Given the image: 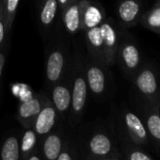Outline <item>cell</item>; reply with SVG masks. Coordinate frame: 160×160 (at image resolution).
Instances as JSON below:
<instances>
[{"instance_id": "obj_16", "label": "cell", "mask_w": 160, "mask_h": 160, "mask_svg": "<svg viewBox=\"0 0 160 160\" xmlns=\"http://www.w3.org/2000/svg\"><path fill=\"white\" fill-rule=\"evenodd\" d=\"M124 122L130 134L134 138L139 140H143L147 138L146 128L141 120L135 113L131 111H126L124 113Z\"/></svg>"}, {"instance_id": "obj_13", "label": "cell", "mask_w": 160, "mask_h": 160, "mask_svg": "<svg viewBox=\"0 0 160 160\" xmlns=\"http://www.w3.org/2000/svg\"><path fill=\"white\" fill-rule=\"evenodd\" d=\"M107 18L104 7L96 0H87L83 10L82 32L95 27H99Z\"/></svg>"}, {"instance_id": "obj_19", "label": "cell", "mask_w": 160, "mask_h": 160, "mask_svg": "<svg viewBox=\"0 0 160 160\" xmlns=\"http://www.w3.org/2000/svg\"><path fill=\"white\" fill-rule=\"evenodd\" d=\"M19 158V142L15 137H9L1 149L2 160H18Z\"/></svg>"}, {"instance_id": "obj_1", "label": "cell", "mask_w": 160, "mask_h": 160, "mask_svg": "<svg viewBox=\"0 0 160 160\" xmlns=\"http://www.w3.org/2000/svg\"><path fill=\"white\" fill-rule=\"evenodd\" d=\"M71 47V37L65 33L61 27L47 41L44 63L47 91L68 72L72 58Z\"/></svg>"}, {"instance_id": "obj_14", "label": "cell", "mask_w": 160, "mask_h": 160, "mask_svg": "<svg viewBox=\"0 0 160 160\" xmlns=\"http://www.w3.org/2000/svg\"><path fill=\"white\" fill-rule=\"evenodd\" d=\"M57 114L58 112L49 99L35 118L33 122L35 132L38 135H46L49 133L56 123Z\"/></svg>"}, {"instance_id": "obj_11", "label": "cell", "mask_w": 160, "mask_h": 160, "mask_svg": "<svg viewBox=\"0 0 160 160\" xmlns=\"http://www.w3.org/2000/svg\"><path fill=\"white\" fill-rule=\"evenodd\" d=\"M49 99L48 92H42L22 102L18 108V119L20 122L26 126L33 124L35 118Z\"/></svg>"}, {"instance_id": "obj_10", "label": "cell", "mask_w": 160, "mask_h": 160, "mask_svg": "<svg viewBox=\"0 0 160 160\" xmlns=\"http://www.w3.org/2000/svg\"><path fill=\"white\" fill-rule=\"evenodd\" d=\"M87 0H77L70 4L60 14V27L72 37L82 33V16Z\"/></svg>"}, {"instance_id": "obj_22", "label": "cell", "mask_w": 160, "mask_h": 160, "mask_svg": "<svg viewBox=\"0 0 160 160\" xmlns=\"http://www.w3.org/2000/svg\"><path fill=\"white\" fill-rule=\"evenodd\" d=\"M8 41H10V35L7 30L3 3L2 0H0V47H2Z\"/></svg>"}, {"instance_id": "obj_5", "label": "cell", "mask_w": 160, "mask_h": 160, "mask_svg": "<svg viewBox=\"0 0 160 160\" xmlns=\"http://www.w3.org/2000/svg\"><path fill=\"white\" fill-rule=\"evenodd\" d=\"M84 69L89 92L96 99L103 98L110 88L108 67L84 55Z\"/></svg>"}, {"instance_id": "obj_18", "label": "cell", "mask_w": 160, "mask_h": 160, "mask_svg": "<svg viewBox=\"0 0 160 160\" xmlns=\"http://www.w3.org/2000/svg\"><path fill=\"white\" fill-rule=\"evenodd\" d=\"M61 151V138L52 134L48 136L43 144V152L48 160H56Z\"/></svg>"}, {"instance_id": "obj_27", "label": "cell", "mask_w": 160, "mask_h": 160, "mask_svg": "<svg viewBox=\"0 0 160 160\" xmlns=\"http://www.w3.org/2000/svg\"><path fill=\"white\" fill-rule=\"evenodd\" d=\"M57 160H72V157H71L70 153L64 152L59 153V155L58 156Z\"/></svg>"}, {"instance_id": "obj_8", "label": "cell", "mask_w": 160, "mask_h": 160, "mask_svg": "<svg viewBox=\"0 0 160 160\" xmlns=\"http://www.w3.org/2000/svg\"><path fill=\"white\" fill-rule=\"evenodd\" d=\"M46 92H48L50 101L55 107L58 113H59L60 115H64L68 111L70 112L72 100L71 69L69 68L66 75Z\"/></svg>"}, {"instance_id": "obj_21", "label": "cell", "mask_w": 160, "mask_h": 160, "mask_svg": "<svg viewBox=\"0 0 160 160\" xmlns=\"http://www.w3.org/2000/svg\"><path fill=\"white\" fill-rule=\"evenodd\" d=\"M147 127L150 134L160 140V115L157 112H152L147 118Z\"/></svg>"}, {"instance_id": "obj_7", "label": "cell", "mask_w": 160, "mask_h": 160, "mask_svg": "<svg viewBox=\"0 0 160 160\" xmlns=\"http://www.w3.org/2000/svg\"><path fill=\"white\" fill-rule=\"evenodd\" d=\"M100 30L104 43L107 66L110 67L116 63V54L122 33L124 29H122L112 18L107 17L100 25Z\"/></svg>"}, {"instance_id": "obj_26", "label": "cell", "mask_w": 160, "mask_h": 160, "mask_svg": "<svg viewBox=\"0 0 160 160\" xmlns=\"http://www.w3.org/2000/svg\"><path fill=\"white\" fill-rule=\"evenodd\" d=\"M75 1H77V0H58V6H59V11H60V14L65 10V8L67 6H69L70 4H72V3H73Z\"/></svg>"}, {"instance_id": "obj_23", "label": "cell", "mask_w": 160, "mask_h": 160, "mask_svg": "<svg viewBox=\"0 0 160 160\" xmlns=\"http://www.w3.org/2000/svg\"><path fill=\"white\" fill-rule=\"evenodd\" d=\"M36 133L29 129V130H27L23 136V138H22V145H21V149L24 152H29L35 145L36 143Z\"/></svg>"}, {"instance_id": "obj_3", "label": "cell", "mask_w": 160, "mask_h": 160, "mask_svg": "<svg viewBox=\"0 0 160 160\" xmlns=\"http://www.w3.org/2000/svg\"><path fill=\"white\" fill-rule=\"evenodd\" d=\"M116 63L126 77L132 79L135 73L143 64L140 48L134 40V38L125 33L123 30L119 42Z\"/></svg>"}, {"instance_id": "obj_4", "label": "cell", "mask_w": 160, "mask_h": 160, "mask_svg": "<svg viewBox=\"0 0 160 160\" xmlns=\"http://www.w3.org/2000/svg\"><path fill=\"white\" fill-rule=\"evenodd\" d=\"M36 23L44 41H48L60 28V11L58 0H36Z\"/></svg>"}, {"instance_id": "obj_20", "label": "cell", "mask_w": 160, "mask_h": 160, "mask_svg": "<svg viewBox=\"0 0 160 160\" xmlns=\"http://www.w3.org/2000/svg\"><path fill=\"white\" fill-rule=\"evenodd\" d=\"M2 3H3V10H4L5 20L7 25V30L9 35H11L20 0H2Z\"/></svg>"}, {"instance_id": "obj_24", "label": "cell", "mask_w": 160, "mask_h": 160, "mask_svg": "<svg viewBox=\"0 0 160 160\" xmlns=\"http://www.w3.org/2000/svg\"><path fill=\"white\" fill-rule=\"evenodd\" d=\"M9 48H10V41H8L2 47H0V92H1V89H2L3 72H4L7 57H8Z\"/></svg>"}, {"instance_id": "obj_12", "label": "cell", "mask_w": 160, "mask_h": 160, "mask_svg": "<svg viewBox=\"0 0 160 160\" xmlns=\"http://www.w3.org/2000/svg\"><path fill=\"white\" fill-rule=\"evenodd\" d=\"M84 34L86 48L88 55L94 60L102 63L107 66L105 52H104V43L101 35L100 26L89 28L82 32Z\"/></svg>"}, {"instance_id": "obj_28", "label": "cell", "mask_w": 160, "mask_h": 160, "mask_svg": "<svg viewBox=\"0 0 160 160\" xmlns=\"http://www.w3.org/2000/svg\"><path fill=\"white\" fill-rule=\"evenodd\" d=\"M28 160H40V158L38 156H36V155H32V156L29 157Z\"/></svg>"}, {"instance_id": "obj_17", "label": "cell", "mask_w": 160, "mask_h": 160, "mask_svg": "<svg viewBox=\"0 0 160 160\" xmlns=\"http://www.w3.org/2000/svg\"><path fill=\"white\" fill-rule=\"evenodd\" d=\"M90 149L96 155H106L111 150V141L105 134H96L90 141Z\"/></svg>"}, {"instance_id": "obj_9", "label": "cell", "mask_w": 160, "mask_h": 160, "mask_svg": "<svg viewBox=\"0 0 160 160\" xmlns=\"http://www.w3.org/2000/svg\"><path fill=\"white\" fill-rule=\"evenodd\" d=\"M143 0H118L116 5L117 24L122 28L138 25L144 12Z\"/></svg>"}, {"instance_id": "obj_29", "label": "cell", "mask_w": 160, "mask_h": 160, "mask_svg": "<svg viewBox=\"0 0 160 160\" xmlns=\"http://www.w3.org/2000/svg\"><path fill=\"white\" fill-rule=\"evenodd\" d=\"M156 1H157V2H160V0H156Z\"/></svg>"}, {"instance_id": "obj_2", "label": "cell", "mask_w": 160, "mask_h": 160, "mask_svg": "<svg viewBox=\"0 0 160 160\" xmlns=\"http://www.w3.org/2000/svg\"><path fill=\"white\" fill-rule=\"evenodd\" d=\"M71 78H72V100L70 113L74 117H79L86 107L89 88L84 69V54L73 48L71 58Z\"/></svg>"}, {"instance_id": "obj_6", "label": "cell", "mask_w": 160, "mask_h": 160, "mask_svg": "<svg viewBox=\"0 0 160 160\" xmlns=\"http://www.w3.org/2000/svg\"><path fill=\"white\" fill-rule=\"evenodd\" d=\"M131 80L143 97L152 101L160 97V75L152 64L143 63Z\"/></svg>"}, {"instance_id": "obj_25", "label": "cell", "mask_w": 160, "mask_h": 160, "mask_svg": "<svg viewBox=\"0 0 160 160\" xmlns=\"http://www.w3.org/2000/svg\"><path fill=\"white\" fill-rule=\"evenodd\" d=\"M130 160H151V158L147 154L141 152L136 151L130 154Z\"/></svg>"}, {"instance_id": "obj_15", "label": "cell", "mask_w": 160, "mask_h": 160, "mask_svg": "<svg viewBox=\"0 0 160 160\" xmlns=\"http://www.w3.org/2000/svg\"><path fill=\"white\" fill-rule=\"evenodd\" d=\"M139 23L146 28L160 34V2H156L149 10H145Z\"/></svg>"}]
</instances>
